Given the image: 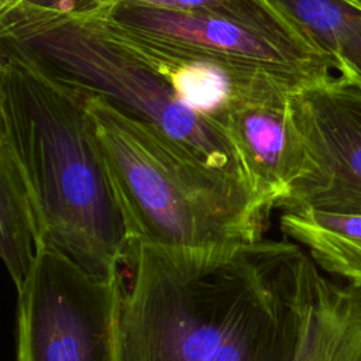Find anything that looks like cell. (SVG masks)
I'll return each mask as SVG.
<instances>
[{"label": "cell", "mask_w": 361, "mask_h": 361, "mask_svg": "<svg viewBox=\"0 0 361 361\" xmlns=\"http://www.w3.org/2000/svg\"><path fill=\"white\" fill-rule=\"evenodd\" d=\"M117 361H293L314 262L296 243L169 252L128 244Z\"/></svg>", "instance_id": "obj_1"}, {"label": "cell", "mask_w": 361, "mask_h": 361, "mask_svg": "<svg viewBox=\"0 0 361 361\" xmlns=\"http://www.w3.org/2000/svg\"><path fill=\"white\" fill-rule=\"evenodd\" d=\"M0 145L13 155L42 243L100 279L121 275L127 233L86 94L0 35Z\"/></svg>", "instance_id": "obj_2"}, {"label": "cell", "mask_w": 361, "mask_h": 361, "mask_svg": "<svg viewBox=\"0 0 361 361\" xmlns=\"http://www.w3.org/2000/svg\"><path fill=\"white\" fill-rule=\"evenodd\" d=\"M86 104L128 244L202 252L264 238L272 210L247 183L189 159L102 97L86 94Z\"/></svg>", "instance_id": "obj_3"}, {"label": "cell", "mask_w": 361, "mask_h": 361, "mask_svg": "<svg viewBox=\"0 0 361 361\" xmlns=\"http://www.w3.org/2000/svg\"><path fill=\"white\" fill-rule=\"evenodd\" d=\"M0 35L27 48L63 83L148 124L182 155L250 186L235 148L216 120L185 103L104 16L4 13Z\"/></svg>", "instance_id": "obj_4"}, {"label": "cell", "mask_w": 361, "mask_h": 361, "mask_svg": "<svg viewBox=\"0 0 361 361\" xmlns=\"http://www.w3.org/2000/svg\"><path fill=\"white\" fill-rule=\"evenodd\" d=\"M106 16L116 27L162 48L247 78L272 79L292 93L324 83L336 63L290 25L265 28L202 13L121 0Z\"/></svg>", "instance_id": "obj_5"}, {"label": "cell", "mask_w": 361, "mask_h": 361, "mask_svg": "<svg viewBox=\"0 0 361 361\" xmlns=\"http://www.w3.org/2000/svg\"><path fill=\"white\" fill-rule=\"evenodd\" d=\"M121 285L41 243L17 292L16 361H117Z\"/></svg>", "instance_id": "obj_6"}, {"label": "cell", "mask_w": 361, "mask_h": 361, "mask_svg": "<svg viewBox=\"0 0 361 361\" xmlns=\"http://www.w3.org/2000/svg\"><path fill=\"white\" fill-rule=\"evenodd\" d=\"M289 103L306 165L278 209L361 212V82L336 73Z\"/></svg>", "instance_id": "obj_7"}, {"label": "cell", "mask_w": 361, "mask_h": 361, "mask_svg": "<svg viewBox=\"0 0 361 361\" xmlns=\"http://www.w3.org/2000/svg\"><path fill=\"white\" fill-rule=\"evenodd\" d=\"M289 99L231 100L212 117L235 148L254 193L278 209L306 165Z\"/></svg>", "instance_id": "obj_8"}, {"label": "cell", "mask_w": 361, "mask_h": 361, "mask_svg": "<svg viewBox=\"0 0 361 361\" xmlns=\"http://www.w3.org/2000/svg\"><path fill=\"white\" fill-rule=\"evenodd\" d=\"M293 361H361V286L334 282L314 264Z\"/></svg>", "instance_id": "obj_9"}, {"label": "cell", "mask_w": 361, "mask_h": 361, "mask_svg": "<svg viewBox=\"0 0 361 361\" xmlns=\"http://www.w3.org/2000/svg\"><path fill=\"white\" fill-rule=\"evenodd\" d=\"M279 223L320 269L361 286V212L293 210L283 212Z\"/></svg>", "instance_id": "obj_10"}, {"label": "cell", "mask_w": 361, "mask_h": 361, "mask_svg": "<svg viewBox=\"0 0 361 361\" xmlns=\"http://www.w3.org/2000/svg\"><path fill=\"white\" fill-rule=\"evenodd\" d=\"M42 243L38 219L11 152L0 145V251L18 292Z\"/></svg>", "instance_id": "obj_11"}, {"label": "cell", "mask_w": 361, "mask_h": 361, "mask_svg": "<svg viewBox=\"0 0 361 361\" xmlns=\"http://www.w3.org/2000/svg\"><path fill=\"white\" fill-rule=\"evenodd\" d=\"M295 31L336 63L350 35L361 28L353 0H265Z\"/></svg>", "instance_id": "obj_12"}, {"label": "cell", "mask_w": 361, "mask_h": 361, "mask_svg": "<svg viewBox=\"0 0 361 361\" xmlns=\"http://www.w3.org/2000/svg\"><path fill=\"white\" fill-rule=\"evenodd\" d=\"M141 4L226 17L251 25L278 28L289 25L265 0H131Z\"/></svg>", "instance_id": "obj_13"}, {"label": "cell", "mask_w": 361, "mask_h": 361, "mask_svg": "<svg viewBox=\"0 0 361 361\" xmlns=\"http://www.w3.org/2000/svg\"><path fill=\"white\" fill-rule=\"evenodd\" d=\"M121 0H0V14L34 13L63 17L103 16Z\"/></svg>", "instance_id": "obj_14"}, {"label": "cell", "mask_w": 361, "mask_h": 361, "mask_svg": "<svg viewBox=\"0 0 361 361\" xmlns=\"http://www.w3.org/2000/svg\"><path fill=\"white\" fill-rule=\"evenodd\" d=\"M337 73H345L361 82V28L344 44L337 61Z\"/></svg>", "instance_id": "obj_15"}, {"label": "cell", "mask_w": 361, "mask_h": 361, "mask_svg": "<svg viewBox=\"0 0 361 361\" xmlns=\"http://www.w3.org/2000/svg\"><path fill=\"white\" fill-rule=\"evenodd\" d=\"M354 3H357V4H360L361 6V0H353Z\"/></svg>", "instance_id": "obj_16"}]
</instances>
